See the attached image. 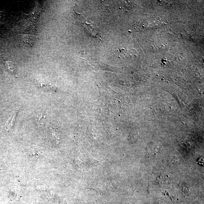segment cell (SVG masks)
I'll list each match as a JSON object with an SVG mask.
<instances>
[{
  "instance_id": "3957f363",
  "label": "cell",
  "mask_w": 204,
  "mask_h": 204,
  "mask_svg": "<svg viewBox=\"0 0 204 204\" xmlns=\"http://www.w3.org/2000/svg\"><path fill=\"white\" fill-rule=\"evenodd\" d=\"M6 67L8 71L12 74L15 75L16 74V67L15 65L11 61L7 60L5 61Z\"/></svg>"
},
{
  "instance_id": "6da1fadb",
  "label": "cell",
  "mask_w": 204,
  "mask_h": 204,
  "mask_svg": "<svg viewBox=\"0 0 204 204\" xmlns=\"http://www.w3.org/2000/svg\"><path fill=\"white\" fill-rule=\"evenodd\" d=\"M20 40L24 45L29 47H33L35 40V36L26 34H20L18 35Z\"/></svg>"
},
{
  "instance_id": "7a4b0ae2",
  "label": "cell",
  "mask_w": 204,
  "mask_h": 204,
  "mask_svg": "<svg viewBox=\"0 0 204 204\" xmlns=\"http://www.w3.org/2000/svg\"><path fill=\"white\" fill-rule=\"evenodd\" d=\"M17 113H15L12 115L9 119L7 122L6 124V127L7 129L11 130L13 127L14 125L15 119H16Z\"/></svg>"
}]
</instances>
